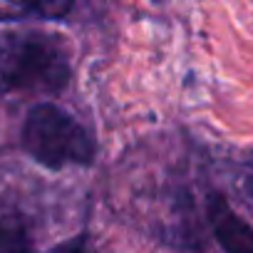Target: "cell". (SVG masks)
I'll list each match as a JSON object with an SVG mask.
<instances>
[{
  "label": "cell",
  "instance_id": "cell-1",
  "mask_svg": "<svg viewBox=\"0 0 253 253\" xmlns=\"http://www.w3.org/2000/svg\"><path fill=\"white\" fill-rule=\"evenodd\" d=\"M72 77L67 42L47 30L0 33V94H55Z\"/></svg>",
  "mask_w": 253,
  "mask_h": 253
},
{
  "label": "cell",
  "instance_id": "cell-2",
  "mask_svg": "<svg viewBox=\"0 0 253 253\" xmlns=\"http://www.w3.org/2000/svg\"><path fill=\"white\" fill-rule=\"evenodd\" d=\"M23 149L47 169L89 167L94 159V142L89 132L62 107L52 102L35 104L20 132Z\"/></svg>",
  "mask_w": 253,
  "mask_h": 253
},
{
  "label": "cell",
  "instance_id": "cell-3",
  "mask_svg": "<svg viewBox=\"0 0 253 253\" xmlns=\"http://www.w3.org/2000/svg\"><path fill=\"white\" fill-rule=\"evenodd\" d=\"M206 218L226 253H253V226H248L221 194H211L206 201Z\"/></svg>",
  "mask_w": 253,
  "mask_h": 253
},
{
  "label": "cell",
  "instance_id": "cell-4",
  "mask_svg": "<svg viewBox=\"0 0 253 253\" xmlns=\"http://www.w3.org/2000/svg\"><path fill=\"white\" fill-rule=\"evenodd\" d=\"M0 253H33L28 223L8 201H0Z\"/></svg>",
  "mask_w": 253,
  "mask_h": 253
},
{
  "label": "cell",
  "instance_id": "cell-5",
  "mask_svg": "<svg viewBox=\"0 0 253 253\" xmlns=\"http://www.w3.org/2000/svg\"><path fill=\"white\" fill-rule=\"evenodd\" d=\"M50 253H92V251H89V243H87L82 236H75V238H70V241L55 246Z\"/></svg>",
  "mask_w": 253,
  "mask_h": 253
},
{
  "label": "cell",
  "instance_id": "cell-6",
  "mask_svg": "<svg viewBox=\"0 0 253 253\" xmlns=\"http://www.w3.org/2000/svg\"><path fill=\"white\" fill-rule=\"evenodd\" d=\"M246 191L251 194V199H253V176H248L246 179Z\"/></svg>",
  "mask_w": 253,
  "mask_h": 253
}]
</instances>
